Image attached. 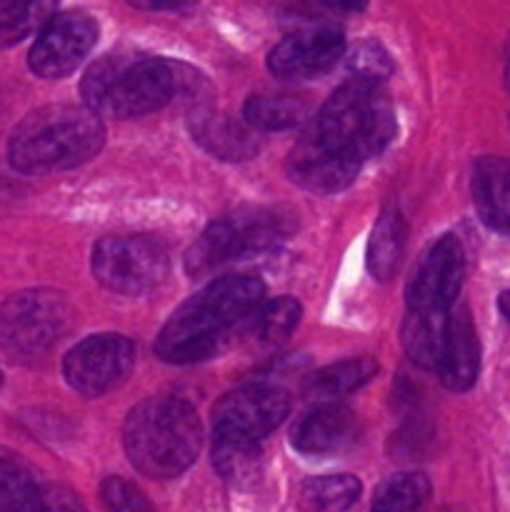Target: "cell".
Masks as SVG:
<instances>
[{"label": "cell", "mask_w": 510, "mask_h": 512, "mask_svg": "<svg viewBox=\"0 0 510 512\" xmlns=\"http://www.w3.org/2000/svg\"><path fill=\"white\" fill-rule=\"evenodd\" d=\"M395 130L398 120L380 83L350 75L308 120L285 163L288 178L308 193H340L393 143Z\"/></svg>", "instance_id": "cell-1"}, {"label": "cell", "mask_w": 510, "mask_h": 512, "mask_svg": "<svg viewBox=\"0 0 510 512\" xmlns=\"http://www.w3.org/2000/svg\"><path fill=\"white\" fill-rule=\"evenodd\" d=\"M265 295L255 275H223L185 300L160 328L155 355L165 363H200L240 340L248 315Z\"/></svg>", "instance_id": "cell-2"}, {"label": "cell", "mask_w": 510, "mask_h": 512, "mask_svg": "<svg viewBox=\"0 0 510 512\" xmlns=\"http://www.w3.org/2000/svg\"><path fill=\"white\" fill-rule=\"evenodd\" d=\"M200 83L203 78L183 63L158 55L108 53L85 70L80 95L98 115L140 118L165 108L180 95L195 98Z\"/></svg>", "instance_id": "cell-3"}, {"label": "cell", "mask_w": 510, "mask_h": 512, "mask_svg": "<svg viewBox=\"0 0 510 512\" xmlns=\"http://www.w3.org/2000/svg\"><path fill=\"white\" fill-rule=\"evenodd\" d=\"M103 120L88 105L53 103L25 115L8 143V160L23 175H50L88 163L103 150Z\"/></svg>", "instance_id": "cell-4"}, {"label": "cell", "mask_w": 510, "mask_h": 512, "mask_svg": "<svg viewBox=\"0 0 510 512\" xmlns=\"http://www.w3.org/2000/svg\"><path fill=\"white\" fill-rule=\"evenodd\" d=\"M123 448L138 473L153 480L183 475L203 448V425L180 398H148L125 418Z\"/></svg>", "instance_id": "cell-5"}, {"label": "cell", "mask_w": 510, "mask_h": 512, "mask_svg": "<svg viewBox=\"0 0 510 512\" xmlns=\"http://www.w3.org/2000/svg\"><path fill=\"white\" fill-rule=\"evenodd\" d=\"M298 223L283 208H245L215 220L185 253V273L205 278L243 258L268 253L295 233Z\"/></svg>", "instance_id": "cell-6"}, {"label": "cell", "mask_w": 510, "mask_h": 512, "mask_svg": "<svg viewBox=\"0 0 510 512\" xmlns=\"http://www.w3.org/2000/svg\"><path fill=\"white\" fill-rule=\"evenodd\" d=\"M73 308L58 290L33 288L15 293L0 305V348L15 360L48 353L68 333Z\"/></svg>", "instance_id": "cell-7"}, {"label": "cell", "mask_w": 510, "mask_h": 512, "mask_svg": "<svg viewBox=\"0 0 510 512\" xmlns=\"http://www.w3.org/2000/svg\"><path fill=\"white\" fill-rule=\"evenodd\" d=\"M93 278L118 295H145L160 288L170 273V253L148 235L100 238L90 258Z\"/></svg>", "instance_id": "cell-8"}, {"label": "cell", "mask_w": 510, "mask_h": 512, "mask_svg": "<svg viewBox=\"0 0 510 512\" xmlns=\"http://www.w3.org/2000/svg\"><path fill=\"white\" fill-rule=\"evenodd\" d=\"M98 33V20L88 10L70 8L55 13L40 28L38 38L30 48V70L38 78H65L88 58V53L98 43Z\"/></svg>", "instance_id": "cell-9"}, {"label": "cell", "mask_w": 510, "mask_h": 512, "mask_svg": "<svg viewBox=\"0 0 510 512\" xmlns=\"http://www.w3.org/2000/svg\"><path fill=\"white\" fill-rule=\"evenodd\" d=\"M135 365V343L125 335H90L63 360L65 380L85 398H100L118 388Z\"/></svg>", "instance_id": "cell-10"}, {"label": "cell", "mask_w": 510, "mask_h": 512, "mask_svg": "<svg viewBox=\"0 0 510 512\" xmlns=\"http://www.w3.org/2000/svg\"><path fill=\"white\" fill-rule=\"evenodd\" d=\"M290 413V395L275 385L250 383L223 395L213 408V430L260 443Z\"/></svg>", "instance_id": "cell-11"}, {"label": "cell", "mask_w": 510, "mask_h": 512, "mask_svg": "<svg viewBox=\"0 0 510 512\" xmlns=\"http://www.w3.org/2000/svg\"><path fill=\"white\" fill-rule=\"evenodd\" d=\"M465 275V253L460 240L453 233L435 240L410 278L405 300L408 310H425V313H443L458 300Z\"/></svg>", "instance_id": "cell-12"}, {"label": "cell", "mask_w": 510, "mask_h": 512, "mask_svg": "<svg viewBox=\"0 0 510 512\" xmlns=\"http://www.w3.org/2000/svg\"><path fill=\"white\" fill-rule=\"evenodd\" d=\"M345 58V35L338 28H308L280 40L268 55V70L280 80H310Z\"/></svg>", "instance_id": "cell-13"}, {"label": "cell", "mask_w": 510, "mask_h": 512, "mask_svg": "<svg viewBox=\"0 0 510 512\" xmlns=\"http://www.w3.org/2000/svg\"><path fill=\"white\" fill-rule=\"evenodd\" d=\"M290 440L298 453L313 458L343 455L360 440V423L343 405H315L295 423Z\"/></svg>", "instance_id": "cell-14"}, {"label": "cell", "mask_w": 510, "mask_h": 512, "mask_svg": "<svg viewBox=\"0 0 510 512\" xmlns=\"http://www.w3.org/2000/svg\"><path fill=\"white\" fill-rule=\"evenodd\" d=\"M188 130L193 135L195 143L210 155L220 160H248L263 145V138L255 128H250L243 118L223 113V110L205 108L198 105L193 113L188 115Z\"/></svg>", "instance_id": "cell-15"}, {"label": "cell", "mask_w": 510, "mask_h": 512, "mask_svg": "<svg viewBox=\"0 0 510 512\" xmlns=\"http://www.w3.org/2000/svg\"><path fill=\"white\" fill-rule=\"evenodd\" d=\"M480 373V343L468 308L458 305L450 310L443 355L435 368L440 383L453 393H465L475 385Z\"/></svg>", "instance_id": "cell-16"}, {"label": "cell", "mask_w": 510, "mask_h": 512, "mask_svg": "<svg viewBox=\"0 0 510 512\" xmlns=\"http://www.w3.org/2000/svg\"><path fill=\"white\" fill-rule=\"evenodd\" d=\"M470 193L480 220L495 233L510 235V160L498 155L475 160Z\"/></svg>", "instance_id": "cell-17"}, {"label": "cell", "mask_w": 510, "mask_h": 512, "mask_svg": "<svg viewBox=\"0 0 510 512\" xmlns=\"http://www.w3.org/2000/svg\"><path fill=\"white\" fill-rule=\"evenodd\" d=\"M313 100L303 93H255L245 100L243 120L258 133H275L308 125Z\"/></svg>", "instance_id": "cell-18"}, {"label": "cell", "mask_w": 510, "mask_h": 512, "mask_svg": "<svg viewBox=\"0 0 510 512\" xmlns=\"http://www.w3.org/2000/svg\"><path fill=\"white\" fill-rule=\"evenodd\" d=\"M303 308L295 298L260 300L258 308L248 315L240 340L258 345V348H278L298 328Z\"/></svg>", "instance_id": "cell-19"}, {"label": "cell", "mask_w": 510, "mask_h": 512, "mask_svg": "<svg viewBox=\"0 0 510 512\" xmlns=\"http://www.w3.org/2000/svg\"><path fill=\"white\" fill-rule=\"evenodd\" d=\"M453 310V308H450ZM450 310L443 313H425V310H410L408 318L403 320V330H400V340L418 368L433 370L438 368L440 355H443L445 333H448V318Z\"/></svg>", "instance_id": "cell-20"}, {"label": "cell", "mask_w": 510, "mask_h": 512, "mask_svg": "<svg viewBox=\"0 0 510 512\" xmlns=\"http://www.w3.org/2000/svg\"><path fill=\"white\" fill-rule=\"evenodd\" d=\"M405 238H408V228H405V218L398 210H388V213L380 215L373 233H370L368 255H365L368 273L378 283H388L398 273L405 253Z\"/></svg>", "instance_id": "cell-21"}, {"label": "cell", "mask_w": 510, "mask_h": 512, "mask_svg": "<svg viewBox=\"0 0 510 512\" xmlns=\"http://www.w3.org/2000/svg\"><path fill=\"white\" fill-rule=\"evenodd\" d=\"M378 363L373 358H353L343 360V363L328 365V368L318 370V373L310 378V383L305 385V393L310 398L318 400H335L343 398V395L355 393L363 385H368L370 380L378 375Z\"/></svg>", "instance_id": "cell-22"}, {"label": "cell", "mask_w": 510, "mask_h": 512, "mask_svg": "<svg viewBox=\"0 0 510 512\" xmlns=\"http://www.w3.org/2000/svg\"><path fill=\"white\" fill-rule=\"evenodd\" d=\"M213 465L228 483H253L260 473V443L213 430Z\"/></svg>", "instance_id": "cell-23"}, {"label": "cell", "mask_w": 510, "mask_h": 512, "mask_svg": "<svg viewBox=\"0 0 510 512\" xmlns=\"http://www.w3.org/2000/svg\"><path fill=\"white\" fill-rule=\"evenodd\" d=\"M58 0H0V48L23 43L40 33L55 15Z\"/></svg>", "instance_id": "cell-24"}, {"label": "cell", "mask_w": 510, "mask_h": 512, "mask_svg": "<svg viewBox=\"0 0 510 512\" xmlns=\"http://www.w3.org/2000/svg\"><path fill=\"white\" fill-rule=\"evenodd\" d=\"M430 483L420 473H398L385 480L375 493L370 512H415L425 505Z\"/></svg>", "instance_id": "cell-25"}, {"label": "cell", "mask_w": 510, "mask_h": 512, "mask_svg": "<svg viewBox=\"0 0 510 512\" xmlns=\"http://www.w3.org/2000/svg\"><path fill=\"white\" fill-rule=\"evenodd\" d=\"M38 485L13 453L0 448V512H30Z\"/></svg>", "instance_id": "cell-26"}, {"label": "cell", "mask_w": 510, "mask_h": 512, "mask_svg": "<svg viewBox=\"0 0 510 512\" xmlns=\"http://www.w3.org/2000/svg\"><path fill=\"white\" fill-rule=\"evenodd\" d=\"M360 480L355 475H325L305 485V495L318 512H348L360 498Z\"/></svg>", "instance_id": "cell-27"}, {"label": "cell", "mask_w": 510, "mask_h": 512, "mask_svg": "<svg viewBox=\"0 0 510 512\" xmlns=\"http://www.w3.org/2000/svg\"><path fill=\"white\" fill-rule=\"evenodd\" d=\"M345 65H348V73L353 78L375 80V83H383L393 73V60L388 58L383 45L375 43V40H363V43L355 45L345 55Z\"/></svg>", "instance_id": "cell-28"}, {"label": "cell", "mask_w": 510, "mask_h": 512, "mask_svg": "<svg viewBox=\"0 0 510 512\" xmlns=\"http://www.w3.org/2000/svg\"><path fill=\"white\" fill-rule=\"evenodd\" d=\"M103 503L108 505L110 512H153L145 495L135 485H130L123 478H105L100 485Z\"/></svg>", "instance_id": "cell-29"}, {"label": "cell", "mask_w": 510, "mask_h": 512, "mask_svg": "<svg viewBox=\"0 0 510 512\" xmlns=\"http://www.w3.org/2000/svg\"><path fill=\"white\" fill-rule=\"evenodd\" d=\"M30 512H88L83 500L65 485H38Z\"/></svg>", "instance_id": "cell-30"}, {"label": "cell", "mask_w": 510, "mask_h": 512, "mask_svg": "<svg viewBox=\"0 0 510 512\" xmlns=\"http://www.w3.org/2000/svg\"><path fill=\"white\" fill-rule=\"evenodd\" d=\"M128 3L140 10H183L195 0H128Z\"/></svg>", "instance_id": "cell-31"}, {"label": "cell", "mask_w": 510, "mask_h": 512, "mask_svg": "<svg viewBox=\"0 0 510 512\" xmlns=\"http://www.w3.org/2000/svg\"><path fill=\"white\" fill-rule=\"evenodd\" d=\"M320 3L338 10V13H360V10H365L368 0H320Z\"/></svg>", "instance_id": "cell-32"}, {"label": "cell", "mask_w": 510, "mask_h": 512, "mask_svg": "<svg viewBox=\"0 0 510 512\" xmlns=\"http://www.w3.org/2000/svg\"><path fill=\"white\" fill-rule=\"evenodd\" d=\"M498 308H500V313H503V318L510 323V290H508V293L500 295V298H498Z\"/></svg>", "instance_id": "cell-33"}, {"label": "cell", "mask_w": 510, "mask_h": 512, "mask_svg": "<svg viewBox=\"0 0 510 512\" xmlns=\"http://www.w3.org/2000/svg\"><path fill=\"white\" fill-rule=\"evenodd\" d=\"M505 85L510 90V43H508V63H505Z\"/></svg>", "instance_id": "cell-34"}, {"label": "cell", "mask_w": 510, "mask_h": 512, "mask_svg": "<svg viewBox=\"0 0 510 512\" xmlns=\"http://www.w3.org/2000/svg\"><path fill=\"white\" fill-rule=\"evenodd\" d=\"M8 190H10L8 180H3V178H0V200H3L5 195H8Z\"/></svg>", "instance_id": "cell-35"}, {"label": "cell", "mask_w": 510, "mask_h": 512, "mask_svg": "<svg viewBox=\"0 0 510 512\" xmlns=\"http://www.w3.org/2000/svg\"><path fill=\"white\" fill-rule=\"evenodd\" d=\"M0 385H3V375H0Z\"/></svg>", "instance_id": "cell-36"}]
</instances>
